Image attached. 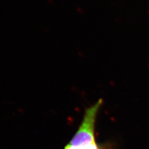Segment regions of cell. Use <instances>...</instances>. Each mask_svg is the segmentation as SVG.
<instances>
[{
	"label": "cell",
	"instance_id": "1",
	"mask_svg": "<svg viewBox=\"0 0 149 149\" xmlns=\"http://www.w3.org/2000/svg\"><path fill=\"white\" fill-rule=\"evenodd\" d=\"M103 104L99 99L95 104L86 109L82 122L74 136L64 149H109V144H99L96 138V123L97 115Z\"/></svg>",
	"mask_w": 149,
	"mask_h": 149
}]
</instances>
